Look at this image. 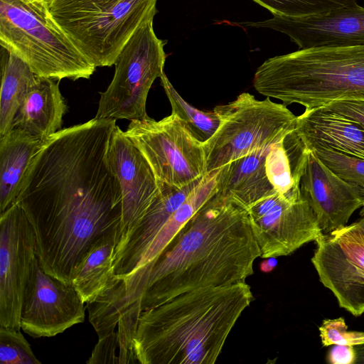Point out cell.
<instances>
[{
	"mask_svg": "<svg viewBox=\"0 0 364 364\" xmlns=\"http://www.w3.org/2000/svg\"><path fill=\"white\" fill-rule=\"evenodd\" d=\"M309 149L341 178L357 185L364 184V158L321 147Z\"/></svg>",
	"mask_w": 364,
	"mask_h": 364,
	"instance_id": "cell-25",
	"label": "cell"
},
{
	"mask_svg": "<svg viewBox=\"0 0 364 364\" xmlns=\"http://www.w3.org/2000/svg\"><path fill=\"white\" fill-rule=\"evenodd\" d=\"M261 251L247 209L216 191L110 312L136 328L141 311L181 294L245 282Z\"/></svg>",
	"mask_w": 364,
	"mask_h": 364,
	"instance_id": "cell-2",
	"label": "cell"
},
{
	"mask_svg": "<svg viewBox=\"0 0 364 364\" xmlns=\"http://www.w3.org/2000/svg\"><path fill=\"white\" fill-rule=\"evenodd\" d=\"M76 0H49L48 1L50 11L58 9Z\"/></svg>",
	"mask_w": 364,
	"mask_h": 364,
	"instance_id": "cell-32",
	"label": "cell"
},
{
	"mask_svg": "<svg viewBox=\"0 0 364 364\" xmlns=\"http://www.w3.org/2000/svg\"><path fill=\"white\" fill-rule=\"evenodd\" d=\"M59 81L37 75L12 128H20L43 141L62 129L67 105L59 89Z\"/></svg>",
	"mask_w": 364,
	"mask_h": 364,
	"instance_id": "cell-19",
	"label": "cell"
},
{
	"mask_svg": "<svg viewBox=\"0 0 364 364\" xmlns=\"http://www.w3.org/2000/svg\"><path fill=\"white\" fill-rule=\"evenodd\" d=\"M108 158L122 194L118 244L158 197L162 183L156 179L142 154L117 125L111 136Z\"/></svg>",
	"mask_w": 364,
	"mask_h": 364,
	"instance_id": "cell-17",
	"label": "cell"
},
{
	"mask_svg": "<svg viewBox=\"0 0 364 364\" xmlns=\"http://www.w3.org/2000/svg\"><path fill=\"white\" fill-rule=\"evenodd\" d=\"M0 42L39 76L89 79L96 68L55 22L48 1L0 0Z\"/></svg>",
	"mask_w": 364,
	"mask_h": 364,
	"instance_id": "cell-5",
	"label": "cell"
},
{
	"mask_svg": "<svg viewBox=\"0 0 364 364\" xmlns=\"http://www.w3.org/2000/svg\"><path fill=\"white\" fill-rule=\"evenodd\" d=\"M328 354V361L332 364H352L357 360V353L352 346L333 345Z\"/></svg>",
	"mask_w": 364,
	"mask_h": 364,
	"instance_id": "cell-30",
	"label": "cell"
},
{
	"mask_svg": "<svg viewBox=\"0 0 364 364\" xmlns=\"http://www.w3.org/2000/svg\"><path fill=\"white\" fill-rule=\"evenodd\" d=\"M253 86L262 95L305 109L364 100V46L300 49L268 58Z\"/></svg>",
	"mask_w": 364,
	"mask_h": 364,
	"instance_id": "cell-4",
	"label": "cell"
},
{
	"mask_svg": "<svg viewBox=\"0 0 364 364\" xmlns=\"http://www.w3.org/2000/svg\"><path fill=\"white\" fill-rule=\"evenodd\" d=\"M213 110L220 124L203 143L207 174L282 141L296 128V116L286 105L248 92Z\"/></svg>",
	"mask_w": 364,
	"mask_h": 364,
	"instance_id": "cell-7",
	"label": "cell"
},
{
	"mask_svg": "<svg viewBox=\"0 0 364 364\" xmlns=\"http://www.w3.org/2000/svg\"><path fill=\"white\" fill-rule=\"evenodd\" d=\"M42 142L16 127L0 136V213L16 203L28 166Z\"/></svg>",
	"mask_w": 364,
	"mask_h": 364,
	"instance_id": "cell-20",
	"label": "cell"
},
{
	"mask_svg": "<svg viewBox=\"0 0 364 364\" xmlns=\"http://www.w3.org/2000/svg\"><path fill=\"white\" fill-rule=\"evenodd\" d=\"M72 283L45 272L36 257L21 310V329L33 338L53 337L82 323L85 308Z\"/></svg>",
	"mask_w": 364,
	"mask_h": 364,
	"instance_id": "cell-14",
	"label": "cell"
},
{
	"mask_svg": "<svg viewBox=\"0 0 364 364\" xmlns=\"http://www.w3.org/2000/svg\"><path fill=\"white\" fill-rule=\"evenodd\" d=\"M87 363H139L135 353L114 330L99 338Z\"/></svg>",
	"mask_w": 364,
	"mask_h": 364,
	"instance_id": "cell-27",
	"label": "cell"
},
{
	"mask_svg": "<svg viewBox=\"0 0 364 364\" xmlns=\"http://www.w3.org/2000/svg\"><path fill=\"white\" fill-rule=\"evenodd\" d=\"M306 151L294 129L282 141L217 170V191L232 197L245 208L277 192L299 191L298 173Z\"/></svg>",
	"mask_w": 364,
	"mask_h": 364,
	"instance_id": "cell-9",
	"label": "cell"
},
{
	"mask_svg": "<svg viewBox=\"0 0 364 364\" xmlns=\"http://www.w3.org/2000/svg\"><path fill=\"white\" fill-rule=\"evenodd\" d=\"M36 257V237L16 203L0 213V326L21 330L25 288Z\"/></svg>",
	"mask_w": 364,
	"mask_h": 364,
	"instance_id": "cell-13",
	"label": "cell"
},
{
	"mask_svg": "<svg viewBox=\"0 0 364 364\" xmlns=\"http://www.w3.org/2000/svg\"><path fill=\"white\" fill-rule=\"evenodd\" d=\"M321 107L336 112L364 127V100L335 101Z\"/></svg>",
	"mask_w": 364,
	"mask_h": 364,
	"instance_id": "cell-29",
	"label": "cell"
},
{
	"mask_svg": "<svg viewBox=\"0 0 364 364\" xmlns=\"http://www.w3.org/2000/svg\"><path fill=\"white\" fill-rule=\"evenodd\" d=\"M355 225L364 233V205L360 212V218L355 223Z\"/></svg>",
	"mask_w": 364,
	"mask_h": 364,
	"instance_id": "cell-33",
	"label": "cell"
},
{
	"mask_svg": "<svg viewBox=\"0 0 364 364\" xmlns=\"http://www.w3.org/2000/svg\"><path fill=\"white\" fill-rule=\"evenodd\" d=\"M157 0H76L50 13L96 68L114 65L134 33L154 20Z\"/></svg>",
	"mask_w": 364,
	"mask_h": 364,
	"instance_id": "cell-6",
	"label": "cell"
},
{
	"mask_svg": "<svg viewBox=\"0 0 364 364\" xmlns=\"http://www.w3.org/2000/svg\"><path fill=\"white\" fill-rule=\"evenodd\" d=\"M161 83L170 102L172 112L181 118L188 127L193 135L204 143L216 132L220 119L217 113L199 110L182 98L164 73Z\"/></svg>",
	"mask_w": 364,
	"mask_h": 364,
	"instance_id": "cell-23",
	"label": "cell"
},
{
	"mask_svg": "<svg viewBox=\"0 0 364 364\" xmlns=\"http://www.w3.org/2000/svg\"><path fill=\"white\" fill-rule=\"evenodd\" d=\"M124 134L161 183L181 188L207 174L203 143L174 113L159 121L132 120Z\"/></svg>",
	"mask_w": 364,
	"mask_h": 364,
	"instance_id": "cell-10",
	"label": "cell"
},
{
	"mask_svg": "<svg viewBox=\"0 0 364 364\" xmlns=\"http://www.w3.org/2000/svg\"><path fill=\"white\" fill-rule=\"evenodd\" d=\"M164 45L155 34L153 20L134 33L115 60L114 77L100 92L95 118L132 121L148 117V93L155 80L164 73Z\"/></svg>",
	"mask_w": 364,
	"mask_h": 364,
	"instance_id": "cell-8",
	"label": "cell"
},
{
	"mask_svg": "<svg viewBox=\"0 0 364 364\" xmlns=\"http://www.w3.org/2000/svg\"><path fill=\"white\" fill-rule=\"evenodd\" d=\"M45 1H48L49 0H45Z\"/></svg>",
	"mask_w": 364,
	"mask_h": 364,
	"instance_id": "cell-36",
	"label": "cell"
},
{
	"mask_svg": "<svg viewBox=\"0 0 364 364\" xmlns=\"http://www.w3.org/2000/svg\"><path fill=\"white\" fill-rule=\"evenodd\" d=\"M4 50L5 55H1V60L0 136L12 129L14 119L37 76L21 58Z\"/></svg>",
	"mask_w": 364,
	"mask_h": 364,
	"instance_id": "cell-22",
	"label": "cell"
},
{
	"mask_svg": "<svg viewBox=\"0 0 364 364\" xmlns=\"http://www.w3.org/2000/svg\"><path fill=\"white\" fill-rule=\"evenodd\" d=\"M117 234L99 238L75 267L72 284L86 304L95 301L110 285L115 277L114 250Z\"/></svg>",
	"mask_w": 364,
	"mask_h": 364,
	"instance_id": "cell-21",
	"label": "cell"
},
{
	"mask_svg": "<svg viewBox=\"0 0 364 364\" xmlns=\"http://www.w3.org/2000/svg\"><path fill=\"white\" fill-rule=\"evenodd\" d=\"M242 24L283 33L300 49L364 46V7L359 5L309 16L273 15L266 21Z\"/></svg>",
	"mask_w": 364,
	"mask_h": 364,
	"instance_id": "cell-15",
	"label": "cell"
},
{
	"mask_svg": "<svg viewBox=\"0 0 364 364\" xmlns=\"http://www.w3.org/2000/svg\"><path fill=\"white\" fill-rule=\"evenodd\" d=\"M272 15L302 17L358 6L356 0H252Z\"/></svg>",
	"mask_w": 364,
	"mask_h": 364,
	"instance_id": "cell-24",
	"label": "cell"
},
{
	"mask_svg": "<svg viewBox=\"0 0 364 364\" xmlns=\"http://www.w3.org/2000/svg\"><path fill=\"white\" fill-rule=\"evenodd\" d=\"M357 188H358V190L360 198V199L362 200L363 205H364V184H363V185H357Z\"/></svg>",
	"mask_w": 364,
	"mask_h": 364,
	"instance_id": "cell-34",
	"label": "cell"
},
{
	"mask_svg": "<svg viewBox=\"0 0 364 364\" xmlns=\"http://www.w3.org/2000/svg\"><path fill=\"white\" fill-rule=\"evenodd\" d=\"M253 299L245 281L186 292L141 311L134 338L139 363L213 364Z\"/></svg>",
	"mask_w": 364,
	"mask_h": 364,
	"instance_id": "cell-3",
	"label": "cell"
},
{
	"mask_svg": "<svg viewBox=\"0 0 364 364\" xmlns=\"http://www.w3.org/2000/svg\"><path fill=\"white\" fill-rule=\"evenodd\" d=\"M298 185L324 234L347 225L353 213L363 205L357 185L338 176L308 148Z\"/></svg>",
	"mask_w": 364,
	"mask_h": 364,
	"instance_id": "cell-16",
	"label": "cell"
},
{
	"mask_svg": "<svg viewBox=\"0 0 364 364\" xmlns=\"http://www.w3.org/2000/svg\"><path fill=\"white\" fill-rule=\"evenodd\" d=\"M277 265L276 257H267L260 263L259 267L262 272L268 273L272 272Z\"/></svg>",
	"mask_w": 364,
	"mask_h": 364,
	"instance_id": "cell-31",
	"label": "cell"
},
{
	"mask_svg": "<svg viewBox=\"0 0 364 364\" xmlns=\"http://www.w3.org/2000/svg\"><path fill=\"white\" fill-rule=\"evenodd\" d=\"M311 259L319 280L340 307L354 316L364 313V233L353 223L315 241Z\"/></svg>",
	"mask_w": 364,
	"mask_h": 364,
	"instance_id": "cell-12",
	"label": "cell"
},
{
	"mask_svg": "<svg viewBox=\"0 0 364 364\" xmlns=\"http://www.w3.org/2000/svg\"><path fill=\"white\" fill-rule=\"evenodd\" d=\"M1 364H41L20 330L0 326Z\"/></svg>",
	"mask_w": 364,
	"mask_h": 364,
	"instance_id": "cell-26",
	"label": "cell"
},
{
	"mask_svg": "<svg viewBox=\"0 0 364 364\" xmlns=\"http://www.w3.org/2000/svg\"><path fill=\"white\" fill-rule=\"evenodd\" d=\"M318 330L323 346L364 345V332L348 331L343 317L324 319Z\"/></svg>",
	"mask_w": 364,
	"mask_h": 364,
	"instance_id": "cell-28",
	"label": "cell"
},
{
	"mask_svg": "<svg viewBox=\"0 0 364 364\" xmlns=\"http://www.w3.org/2000/svg\"><path fill=\"white\" fill-rule=\"evenodd\" d=\"M115 126L93 118L44 139L16 200L33 230L41 268L65 283L99 238L116 232L118 242L122 194L108 158Z\"/></svg>",
	"mask_w": 364,
	"mask_h": 364,
	"instance_id": "cell-1",
	"label": "cell"
},
{
	"mask_svg": "<svg viewBox=\"0 0 364 364\" xmlns=\"http://www.w3.org/2000/svg\"><path fill=\"white\" fill-rule=\"evenodd\" d=\"M295 130L308 149L325 148L364 158V127L325 107L296 117Z\"/></svg>",
	"mask_w": 364,
	"mask_h": 364,
	"instance_id": "cell-18",
	"label": "cell"
},
{
	"mask_svg": "<svg viewBox=\"0 0 364 364\" xmlns=\"http://www.w3.org/2000/svg\"><path fill=\"white\" fill-rule=\"evenodd\" d=\"M361 355H362L363 362L364 363V346H363L362 352H361Z\"/></svg>",
	"mask_w": 364,
	"mask_h": 364,
	"instance_id": "cell-35",
	"label": "cell"
},
{
	"mask_svg": "<svg viewBox=\"0 0 364 364\" xmlns=\"http://www.w3.org/2000/svg\"><path fill=\"white\" fill-rule=\"evenodd\" d=\"M262 258L291 255L323 233L299 191L274 193L246 208Z\"/></svg>",
	"mask_w": 364,
	"mask_h": 364,
	"instance_id": "cell-11",
	"label": "cell"
}]
</instances>
